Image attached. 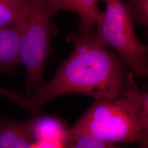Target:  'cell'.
I'll return each mask as SVG.
<instances>
[{"instance_id":"6da1fadb","label":"cell","mask_w":148,"mask_h":148,"mask_svg":"<svg viewBox=\"0 0 148 148\" xmlns=\"http://www.w3.org/2000/svg\"><path fill=\"white\" fill-rule=\"evenodd\" d=\"M96 24L81 21L68 40L74 49L60 64L53 79L27 95L29 110L38 116L47 103L69 93L90 95L95 101L120 96L128 75L132 73L118 54L109 51L97 37Z\"/></svg>"},{"instance_id":"5b68a950","label":"cell","mask_w":148,"mask_h":148,"mask_svg":"<svg viewBox=\"0 0 148 148\" xmlns=\"http://www.w3.org/2000/svg\"><path fill=\"white\" fill-rule=\"evenodd\" d=\"M25 25L0 27V72L14 74L21 64L20 47Z\"/></svg>"},{"instance_id":"3957f363","label":"cell","mask_w":148,"mask_h":148,"mask_svg":"<svg viewBox=\"0 0 148 148\" xmlns=\"http://www.w3.org/2000/svg\"><path fill=\"white\" fill-rule=\"evenodd\" d=\"M25 3L20 60L26 69V88L30 95L43 85V72L52 51L51 40L58 28L48 12L46 0H25Z\"/></svg>"},{"instance_id":"4fadbf2b","label":"cell","mask_w":148,"mask_h":148,"mask_svg":"<svg viewBox=\"0 0 148 148\" xmlns=\"http://www.w3.org/2000/svg\"><path fill=\"white\" fill-rule=\"evenodd\" d=\"M0 95L14 101L24 109L29 111L27 95H21L13 90H7L0 87Z\"/></svg>"},{"instance_id":"30bf717a","label":"cell","mask_w":148,"mask_h":148,"mask_svg":"<svg viewBox=\"0 0 148 148\" xmlns=\"http://www.w3.org/2000/svg\"><path fill=\"white\" fill-rule=\"evenodd\" d=\"M25 0H0V27L25 25Z\"/></svg>"},{"instance_id":"7c38bea8","label":"cell","mask_w":148,"mask_h":148,"mask_svg":"<svg viewBox=\"0 0 148 148\" xmlns=\"http://www.w3.org/2000/svg\"><path fill=\"white\" fill-rule=\"evenodd\" d=\"M134 25L148 26V0H126Z\"/></svg>"},{"instance_id":"5bb4252c","label":"cell","mask_w":148,"mask_h":148,"mask_svg":"<svg viewBox=\"0 0 148 148\" xmlns=\"http://www.w3.org/2000/svg\"><path fill=\"white\" fill-rule=\"evenodd\" d=\"M32 148H65L60 140H43L34 142Z\"/></svg>"},{"instance_id":"ba28073f","label":"cell","mask_w":148,"mask_h":148,"mask_svg":"<svg viewBox=\"0 0 148 148\" xmlns=\"http://www.w3.org/2000/svg\"><path fill=\"white\" fill-rule=\"evenodd\" d=\"M134 75H128L122 87L120 95H123L131 101L136 108L144 133L148 136V93L139 90L134 81Z\"/></svg>"},{"instance_id":"8fae6325","label":"cell","mask_w":148,"mask_h":148,"mask_svg":"<svg viewBox=\"0 0 148 148\" xmlns=\"http://www.w3.org/2000/svg\"><path fill=\"white\" fill-rule=\"evenodd\" d=\"M64 143L65 148H123L90 134L66 137Z\"/></svg>"},{"instance_id":"8992f818","label":"cell","mask_w":148,"mask_h":148,"mask_svg":"<svg viewBox=\"0 0 148 148\" xmlns=\"http://www.w3.org/2000/svg\"><path fill=\"white\" fill-rule=\"evenodd\" d=\"M37 117L32 115L21 121L6 118L1 119L0 148H32V126Z\"/></svg>"},{"instance_id":"277c9868","label":"cell","mask_w":148,"mask_h":148,"mask_svg":"<svg viewBox=\"0 0 148 148\" xmlns=\"http://www.w3.org/2000/svg\"><path fill=\"white\" fill-rule=\"evenodd\" d=\"M106 11L96 26V36L105 46H111L133 75L148 76V47L141 42L134 32L130 12L122 0H103Z\"/></svg>"},{"instance_id":"52a82bcc","label":"cell","mask_w":148,"mask_h":148,"mask_svg":"<svg viewBox=\"0 0 148 148\" xmlns=\"http://www.w3.org/2000/svg\"><path fill=\"white\" fill-rule=\"evenodd\" d=\"M98 0H46L49 14L53 16L58 11L73 12L77 13L81 21L101 23L104 16L98 4Z\"/></svg>"},{"instance_id":"9c48e42d","label":"cell","mask_w":148,"mask_h":148,"mask_svg":"<svg viewBox=\"0 0 148 148\" xmlns=\"http://www.w3.org/2000/svg\"><path fill=\"white\" fill-rule=\"evenodd\" d=\"M66 130L63 122L58 119L52 116L37 117L32 126V135L35 142L43 140L64 142Z\"/></svg>"},{"instance_id":"7a4b0ae2","label":"cell","mask_w":148,"mask_h":148,"mask_svg":"<svg viewBox=\"0 0 148 148\" xmlns=\"http://www.w3.org/2000/svg\"><path fill=\"white\" fill-rule=\"evenodd\" d=\"M90 134L110 143L140 142L147 148L137 111L127 97L120 95L111 100L95 101L72 127L66 137Z\"/></svg>"}]
</instances>
